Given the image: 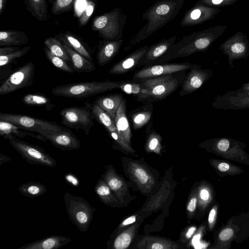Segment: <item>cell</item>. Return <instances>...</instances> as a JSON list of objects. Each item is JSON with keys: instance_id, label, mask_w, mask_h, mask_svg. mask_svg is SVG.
<instances>
[{"instance_id": "3957f363", "label": "cell", "mask_w": 249, "mask_h": 249, "mask_svg": "<svg viewBox=\"0 0 249 249\" xmlns=\"http://www.w3.org/2000/svg\"><path fill=\"white\" fill-rule=\"evenodd\" d=\"M64 201L69 218L81 232L88 231L95 209L84 198L66 192Z\"/></svg>"}, {"instance_id": "e0dca14e", "label": "cell", "mask_w": 249, "mask_h": 249, "mask_svg": "<svg viewBox=\"0 0 249 249\" xmlns=\"http://www.w3.org/2000/svg\"><path fill=\"white\" fill-rule=\"evenodd\" d=\"M149 49L146 46L140 48L123 60L114 64L109 71L112 74H120L126 73L137 66L141 58Z\"/></svg>"}, {"instance_id": "8fae6325", "label": "cell", "mask_w": 249, "mask_h": 249, "mask_svg": "<svg viewBox=\"0 0 249 249\" xmlns=\"http://www.w3.org/2000/svg\"><path fill=\"white\" fill-rule=\"evenodd\" d=\"M142 83L149 89L147 100H162L175 91L178 86V81L169 74L150 78Z\"/></svg>"}, {"instance_id": "4fadbf2b", "label": "cell", "mask_w": 249, "mask_h": 249, "mask_svg": "<svg viewBox=\"0 0 249 249\" xmlns=\"http://www.w3.org/2000/svg\"><path fill=\"white\" fill-rule=\"evenodd\" d=\"M201 67L190 63H173L153 65L144 68L137 71L133 75V79H144L148 78L163 76L171 73Z\"/></svg>"}, {"instance_id": "d6a6232c", "label": "cell", "mask_w": 249, "mask_h": 249, "mask_svg": "<svg viewBox=\"0 0 249 249\" xmlns=\"http://www.w3.org/2000/svg\"><path fill=\"white\" fill-rule=\"evenodd\" d=\"M44 44L52 53L59 56L65 61H70V56L67 53L63 43L55 37H49L44 41Z\"/></svg>"}, {"instance_id": "5bb4252c", "label": "cell", "mask_w": 249, "mask_h": 249, "mask_svg": "<svg viewBox=\"0 0 249 249\" xmlns=\"http://www.w3.org/2000/svg\"><path fill=\"white\" fill-rule=\"evenodd\" d=\"M221 10L219 8L197 3L187 13L181 25H194L202 23L214 18Z\"/></svg>"}, {"instance_id": "30bf717a", "label": "cell", "mask_w": 249, "mask_h": 249, "mask_svg": "<svg viewBox=\"0 0 249 249\" xmlns=\"http://www.w3.org/2000/svg\"><path fill=\"white\" fill-rule=\"evenodd\" d=\"M35 66L28 62L13 72L0 87V95H4L31 86L34 83Z\"/></svg>"}, {"instance_id": "d6986e66", "label": "cell", "mask_w": 249, "mask_h": 249, "mask_svg": "<svg viewBox=\"0 0 249 249\" xmlns=\"http://www.w3.org/2000/svg\"><path fill=\"white\" fill-rule=\"evenodd\" d=\"M122 41L119 39H104L98 45L96 58L98 64L103 66L109 62L118 52Z\"/></svg>"}, {"instance_id": "cb8c5ba5", "label": "cell", "mask_w": 249, "mask_h": 249, "mask_svg": "<svg viewBox=\"0 0 249 249\" xmlns=\"http://www.w3.org/2000/svg\"><path fill=\"white\" fill-rule=\"evenodd\" d=\"M29 37L23 32L18 30H4L0 32V46H20L27 44Z\"/></svg>"}, {"instance_id": "c3c4849f", "label": "cell", "mask_w": 249, "mask_h": 249, "mask_svg": "<svg viewBox=\"0 0 249 249\" xmlns=\"http://www.w3.org/2000/svg\"><path fill=\"white\" fill-rule=\"evenodd\" d=\"M20 48L18 47L3 46L0 48V55H5L18 51Z\"/></svg>"}, {"instance_id": "f907efd6", "label": "cell", "mask_w": 249, "mask_h": 249, "mask_svg": "<svg viewBox=\"0 0 249 249\" xmlns=\"http://www.w3.org/2000/svg\"><path fill=\"white\" fill-rule=\"evenodd\" d=\"M11 160L12 159L10 157L2 154H0V166H1L5 162L11 161Z\"/></svg>"}, {"instance_id": "7a4b0ae2", "label": "cell", "mask_w": 249, "mask_h": 249, "mask_svg": "<svg viewBox=\"0 0 249 249\" xmlns=\"http://www.w3.org/2000/svg\"><path fill=\"white\" fill-rule=\"evenodd\" d=\"M201 144L209 152L249 165V154L244 150L246 145L243 142L231 138H217L208 140Z\"/></svg>"}, {"instance_id": "4316f807", "label": "cell", "mask_w": 249, "mask_h": 249, "mask_svg": "<svg viewBox=\"0 0 249 249\" xmlns=\"http://www.w3.org/2000/svg\"><path fill=\"white\" fill-rule=\"evenodd\" d=\"M24 4L30 14L39 21L48 18V5L46 0H24Z\"/></svg>"}, {"instance_id": "ee69618b", "label": "cell", "mask_w": 249, "mask_h": 249, "mask_svg": "<svg viewBox=\"0 0 249 249\" xmlns=\"http://www.w3.org/2000/svg\"><path fill=\"white\" fill-rule=\"evenodd\" d=\"M217 206L214 205L209 212L208 216V224L209 229L212 230L214 227L217 215Z\"/></svg>"}, {"instance_id": "ffe728a7", "label": "cell", "mask_w": 249, "mask_h": 249, "mask_svg": "<svg viewBox=\"0 0 249 249\" xmlns=\"http://www.w3.org/2000/svg\"><path fill=\"white\" fill-rule=\"evenodd\" d=\"M71 241L69 237L51 235L23 245L18 249H58Z\"/></svg>"}, {"instance_id": "b9f144b4", "label": "cell", "mask_w": 249, "mask_h": 249, "mask_svg": "<svg viewBox=\"0 0 249 249\" xmlns=\"http://www.w3.org/2000/svg\"><path fill=\"white\" fill-rule=\"evenodd\" d=\"M160 137L155 132L152 133L149 136L147 143L148 148L153 151L160 148Z\"/></svg>"}, {"instance_id": "8992f818", "label": "cell", "mask_w": 249, "mask_h": 249, "mask_svg": "<svg viewBox=\"0 0 249 249\" xmlns=\"http://www.w3.org/2000/svg\"><path fill=\"white\" fill-rule=\"evenodd\" d=\"M12 147L29 163L53 167L57 162L51 155L38 146L22 141L13 135H6Z\"/></svg>"}, {"instance_id": "9c48e42d", "label": "cell", "mask_w": 249, "mask_h": 249, "mask_svg": "<svg viewBox=\"0 0 249 249\" xmlns=\"http://www.w3.org/2000/svg\"><path fill=\"white\" fill-rule=\"evenodd\" d=\"M120 15L117 9L94 17L91 28L104 39H118L121 36Z\"/></svg>"}, {"instance_id": "603a6c76", "label": "cell", "mask_w": 249, "mask_h": 249, "mask_svg": "<svg viewBox=\"0 0 249 249\" xmlns=\"http://www.w3.org/2000/svg\"><path fill=\"white\" fill-rule=\"evenodd\" d=\"M68 53L72 68L77 72H90L95 70V66L93 61L90 60L74 51L70 47L64 44Z\"/></svg>"}, {"instance_id": "7dc6e473", "label": "cell", "mask_w": 249, "mask_h": 249, "mask_svg": "<svg viewBox=\"0 0 249 249\" xmlns=\"http://www.w3.org/2000/svg\"><path fill=\"white\" fill-rule=\"evenodd\" d=\"M135 175L140 182L142 184L146 183L148 181V176L145 171L141 168H137L135 170Z\"/></svg>"}, {"instance_id": "60d3db41", "label": "cell", "mask_w": 249, "mask_h": 249, "mask_svg": "<svg viewBox=\"0 0 249 249\" xmlns=\"http://www.w3.org/2000/svg\"><path fill=\"white\" fill-rule=\"evenodd\" d=\"M238 0H199L197 3H202L209 6L219 8L233 5Z\"/></svg>"}, {"instance_id": "4dcf8cb0", "label": "cell", "mask_w": 249, "mask_h": 249, "mask_svg": "<svg viewBox=\"0 0 249 249\" xmlns=\"http://www.w3.org/2000/svg\"><path fill=\"white\" fill-rule=\"evenodd\" d=\"M18 191L25 196L35 198L44 194L47 192V188L41 182L30 181L20 185Z\"/></svg>"}, {"instance_id": "ac0fdd59", "label": "cell", "mask_w": 249, "mask_h": 249, "mask_svg": "<svg viewBox=\"0 0 249 249\" xmlns=\"http://www.w3.org/2000/svg\"><path fill=\"white\" fill-rule=\"evenodd\" d=\"M54 37L88 59L93 61L91 49L82 38L75 34L66 31L60 33L56 35Z\"/></svg>"}, {"instance_id": "83f0119b", "label": "cell", "mask_w": 249, "mask_h": 249, "mask_svg": "<svg viewBox=\"0 0 249 249\" xmlns=\"http://www.w3.org/2000/svg\"><path fill=\"white\" fill-rule=\"evenodd\" d=\"M119 88L124 92L136 96L139 101L147 100L149 89L141 83L127 82H119Z\"/></svg>"}, {"instance_id": "44dd1931", "label": "cell", "mask_w": 249, "mask_h": 249, "mask_svg": "<svg viewBox=\"0 0 249 249\" xmlns=\"http://www.w3.org/2000/svg\"><path fill=\"white\" fill-rule=\"evenodd\" d=\"M175 38L176 37L174 36L168 39L162 40L149 48L148 51L140 60L137 67L147 65L161 56L173 44Z\"/></svg>"}, {"instance_id": "7bdbcfd3", "label": "cell", "mask_w": 249, "mask_h": 249, "mask_svg": "<svg viewBox=\"0 0 249 249\" xmlns=\"http://www.w3.org/2000/svg\"><path fill=\"white\" fill-rule=\"evenodd\" d=\"M233 230L230 227L222 230L218 234V239L220 242H226L232 238L234 235Z\"/></svg>"}, {"instance_id": "484cf974", "label": "cell", "mask_w": 249, "mask_h": 249, "mask_svg": "<svg viewBox=\"0 0 249 249\" xmlns=\"http://www.w3.org/2000/svg\"><path fill=\"white\" fill-rule=\"evenodd\" d=\"M13 135L20 139L27 136L32 137L44 142L43 137L36 133L26 131L10 122L0 120V135L5 137L8 135Z\"/></svg>"}, {"instance_id": "db71d44e", "label": "cell", "mask_w": 249, "mask_h": 249, "mask_svg": "<svg viewBox=\"0 0 249 249\" xmlns=\"http://www.w3.org/2000/svg\"><path fill=\"white\" fill-rule=\"evenodd\" d=\"M238 89L241 91L249 93V82L244 83L242 87Z\"/></svg>"}, {"instance_id": "277c9868", "label": "cell", "mask_w": 249, "mask_h": 249, "mask_svg": "<svg viewBox=\"0 0 249 249\" xmlns=\"http://www.w3.org/2000/svg\"><path fill=\"white\" fill-rule=\"evenodd\" d=\"M225 25H218L195 33L187 45L180 48L172 58L186 57L198 52H206L227 29Z\"/></svg>"}, {"instance_id": "74e56055", "label": "cell", "mask_w": 249, "mask_h": 249, "mask_svg": "<svg viewBox=\"0 0 249 249\" xmlns=\"http://www.w3.org/2000/svg\"><path fill=\"white\" fill-rule=\"evenodd\" d=\"M152 114L151 110H143L137 112L132 116L134 128L137 129L147 124L150 119Z\"/></svg>"}, {"instance_id": "836d02e7", "label": "cell", "mask_w": 249, "mask_h": 249, "mask_svg": "<svg viewBox=\"0 0 249 249\" xmlns=\"http://www.w3.org/2000/svg\"><path fill=\"white\" fill-rule=\"evenodd\" d=\"M44 50L46 58L54 67L69 73H72L75 72L72 67H70L64 59L53 54L45 47Z\"/></svg>"}, {"instance_id": "6f0895ef", "label": "cell", "mask_w": 249, "mask_h": 249, "mask_svg": "<svg viewBox=\"0 0 249 249\" xmlns=\"http://www.w3.org/2000/svg\"><path fill=\"white\" fill-rule=\"evenodd\" d=\"M207 244L199 242L198 244L194 246V248L196 249H203L207 247Z\"/></svg>"}, {"instance_id": "2e32d148", "label": "cell", "mask_w": 249, "mask_h": 249, "mask_svg": "<svg viewBox=\"0 0 249 249\" xmlns=\"http://www.w3.org/2000/svg\"><path fill=\"white\" fill-rule=\"evenodd\" d=\"M45 142L49 141L53 145L62 150H77L80 147V141L71 131L66 129L53 132L44 137Z\"/></svg>"}, {"instance_id": "91938a15", "label": "cell", "mask_w": 249, "mask_h": 249, "mask_svg": "<svg viewBox=\"0 0 249 249\" xmlns=\"http://www.w3.org/2000/svg\"><path fill=\"white\" fill-rule=\"evenodd\" d=\"M48 1H49V2L50 3H52L53 2V0H48Z\"/></svg>"}, {"instance_id": "680465c9", "label": "cell", "mask_w": 249, "mask_h": 249, "mask_svg": "<svg viewBox=\"0 0 249 249\" xmlns=\"http://www.w3.org/2000/svg\"><path fill=\"white\" fill-rule=\"evenodd\" d=\"M151 249H163L164 247L162 246V245L159 243H155L152 245V247H151Z\"/></svg>"}, {"instance_id": "f546056e", "label": "cell", "mask_w": 249, "mask_h": 249, "mask_svg": "<svg viewBox=\"0 0 249 249\" xmlns=\"http://www.w3.org/2000/svg\"><path fill=\"white\" fill-rule=\"evenodd\" d=\"M210 161L212 166L221 177L235 176L244 172V170L240 167L225 160L211 159Z\"/></svg>"}, {"instance_id": "ab89813d", "label": "cell", "mask_w": 249, "mask_h": 249, "mask_svg": "<svg viewBox=\"0 0 249 249\" xmlns=\"http://www.w3.org/2000/svg\"><path fill=\"white\" fill-rule=\"evenodd\" d=\"M131 241V237L129 233H122L115 240L114 247L116 249H125L129 246Z\"/></svg>"}, {"instance_id": "681fc988", "label": "cell", "mask_w": 249, "mask_h": 249, "mask_svg": "<svg viewBox=\"0 0 249 249\" xmlns=\"http://www.w3.org/2000/svg\"><path fill=\"white\" fill-rule=\"evenodd\" d=\"M197 198L196 197H193L191 199L187 205V210L190 212H193L196 207Z\"/></svg>"}, {"instance_id": "d590c367", "label": "cell", "mask_w": 249, "mask_h": 249, "mask_svg": "<svg viewBox=\"0 0 249 249\" xmlns=\"http://www.w3.org/2000/svg\"><path fill=\"white\" fill-rule=\"evenodd\" d=\"M94 191L99 198L105 203L112 200L111 189L103 179L99 180L94 187Z\"/></svg>"}, {"instance_id": "52a82bcc", "label": "cell", "mask_w": 249, "mask_h": 249, "mask_svg": "<svg viewBox=\"0 0 249 249\" xmlns=\"http://www.w3.org/2000/svg\"><path fill=\"white\" fill-rule=\"evenodd\" d=\"M92 105L85 102L83 107H71L63 109L59 112L61 123L66 127L76 130L81 129L88 135L94 126Z\"/></svg>"}, {"instance_id": "f35d334b", "label": "cell", "mask_w": 249, "mask_h": 249, "mask_svg": "<svg viewBox=\"0 0 249 249\" xmlns=\"http://www.w3.org/2000/svg\"><path fill=\"white\" fill-rule=\"evenodd\" d=\"M95 8V1L93 0H87L85 8L79 17V27L86 25L93 14Z\"/></svg>"}, {"instance_id": "7c38bea8", "label": "cell", "mask_w": 249, "mask_h": 249, "mask_svg": "<svg viewBox=\"0 0 249 249\" xmlns=\"http://www.w3.org/2000/svg\"><path fill=\"white\" fill-rule=\"evenodd\" d=\"M217 109H244L249 108V93L237 89L230 90L223 95L218 94L212 103Z\"/></svg>"}, {"instance_id": "11a10c76", "label": "cell", "mask_w": 249, "mask_h": 249, "mask_svg": "<svg viewBox=\"0 0 249 249\" xmlns=\"http://www.w3.org/2000/svg\"><path fill=\"white\" fill-rule=\"evenodd\" d=\"M7 0H0V15H1L3 12L6 4Z\"/></svg>"}, {"instance_id": "f5cc1de1", "label": "cell", "mask_w": 249, "mask_h": 249, "mask_svg": "<svg viewBox=\"0 0 249 249\" xmlns=\"http://www.w3.org/2000/svg\"><path fill=\"white\" fill-rule=\"evenodd\" d=\"M201 237V234L200 233H199L194 236L192 240V243L194 246L200 242Z\"/></svg>"}, {"instance_id": "6da1fadb", "label": "cell", "mask_w": 249, "mask_h": 249, "mask_svg": "<svg viewBox=\"0 0 249 249\" xmlns=\"http://www.w3.org/2000/svg\"><path fill=\"white\" fill-rule=\"evenodd\" d=\"M119 82L92 81L69 83L53 88L52 93L58 96L82 99L119 88Z\"/></svg>"}, {"instance_id": "5b68a950", "label": "cell", "mask_w": 249, "mask_h": 249, "mask_svg": "<svg viewBox=\"0 0 249 249\" xmlns=\"http://www.w3.org/2000/svg\"><path fill=\"white\" fill-rule=\"evenodd\" d=\"M0 120L10 122L26 131L40 134L44 140V136L53 132L66 129L56 122L45 121L23 114L0 112ZM44 142H45V140Z\"/></svg>"}, {"instance_id": "7402d4cb", "label": "cell", "mask_w": 249, "mask_h": 249, "mask_svg": "<svg viewBox=\"0 0 249 249\" xmlns=\"http://www.w3.org/2000/svg\"><path fill=\"white\" fill-rule=\"evenodd\" d=\"M121 94H112L97 98L94 103L98 105L115 122L117 111L124 100Z\"/></svg>"}, {"instance_id": "9a60e30c", "label": "cell", "mask_w": 249, "mask_h": 249, "mask_svg": "<svg viewBox=\"0 0 249 249\" xmlns=\"http://www.w3.org/2000/svg\"><path fill=\"white\" fill-rule=\"evenodd\" d=\"M201 67L191 69L182 84L180 96L190 94L200 88L213 75L214 71Z\"/></svg>"}, {"instance_id": "8d00e7d4", "label": "cell", "mask_w": 249, "mask_h": 249, "mask_svg": "<svg viewBox=\"0 0 249 249\" xmlns=\"http://www.w3.org/2000/svg\"><path fill=\"white\" fill-rule=\"evenodd\" d=\"M77 0H53L51 12L55 15H59L71 10Z\"/></svg>"}, {"instance_id": "816d5d0a", "label": "cell", "mask_w": 249, "mask_h": 249, "mask_svg": "<svg viewBox=\"0 0 249 249\" xmlns=\"http://www.w3.org/2000/svg\"><path fill=\"white\" fill-rule=\"evenodd\" d=\"M136 221V216L133 215L131 216L130 217H129L127 219H126L124 221L123 223V225H127L130 224H132L134 222H135Z\"/></svg>"}, {"instance_id": "bcb514c9", "label": "cell", "mask_w": 249, "mask_h": 249, "mask_svg": "<svg viewBox=\"0 0 249 249\" xmlns=\"http://www.w3.org/2000/svg\"><path fill=\"white\" fill-rule=\"evenodd\" d=\"M212 194L209 188H204L199 192V197L204 203H208L212 199Z\"/></svg>"}, {"instance_id": "ba28073f", "label": "cell", "mask_w": 249, "mask_h": 249, "mask_svg": "<svg viewBox=\"0 0 249 249\" xmlns=\"http://www.w3.org/2000/svg\"><path fill=\"white\" fill-rule=\"evenodd\" d=\"M218 50L228 56L230 68L234 67L233 62L236 60H248L249 57V40L247 35L237 31L221 44Z\"/></svg>"}, {"instance_id": "9f6ffc18", "label": "cell", "mask_w": 249, "mask_h": 249, "mask_svg": "<svg viewBox=\"0 0 249 249\" xmlns=\"http://www.w3.org/2000/svg\"><path fill=\"white\" fill-rule=\"evenodd\" d=\"M196 230V228L195 227H192L190 228L186 233V237L187 238H190L193 235Z\"/></svg>"}, {"instance_id": "e575fe53", "label": "cell", "mask_w": 249, "mask_h": 249, "mask_svg": "<svg viewBox=\"0 0 249 249\" xmlns=\"http://www.w3.org/2000/svg\"><path fill=\"white\" fill-rule=\"evenodd\" d=\"M31 49V47L28 46L10 54L0 55V67L1 69L25 55Z\"/></svg>"}, {"instance_id": "d4e9b609", "label": "cell", "mask_w": 249, "mask_h": 249, "mask_svg": "<svg viewBox=\"0 0 249 249\" xmlns=\"http://www.w3.org/2000/svg\"><path fill=\"white\" fill-rule=\"evenodd\" d=\"M114 123L119 133L127 142H129L131 138V131L126 115V101L125 100H123L117 111Z\"/></svg>"}, {"instance_id": "f1b7e54d", "label": "cell", "mask_w": 249, "mask_h": 249, "mask_svg": "<svg viewBox=\"0 0 249 249\" xmlns=\"http://www.w3.org/2000/svg\"><path fill=\"white\" fill-rule=\"evenodd\" d=\"M22 101L26 105L43 107L47 111L52 110L55 106L47 96L41 93L26 94L22 98Z\"/></svg>"}, {"instance_id": "f6af8a7d", "label": "cell", "mask_w": 249, "mask_h": 249, "mask_svg": "<svg viewBox=\"0 0 249 249\" xmlns=\"http://www.w3.org/2000/svg\"><path fill=\"white\" fill-rule=\"evenodd\" d=\"M64 179L66 182L75 187H78L80 185L79 178L73 174L69 173L65 175Z\"/></svg>"}, {"instance_id": "1f68e13d", "label": "cell", "mask_w": 249, "mask_h": 249, "mask_svg": "<svg viewBox=\"0 0 249 249\" xmlns=\"http://www.w3.org/2000/svg\"><path fill=\"white\" fill-rule=\"evenodd\" d=\"M91 110L94 118L102 124L108 132L118 131L114 122L110 117L95 103H93Z\"/></svg>"}]
</instances>
